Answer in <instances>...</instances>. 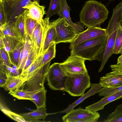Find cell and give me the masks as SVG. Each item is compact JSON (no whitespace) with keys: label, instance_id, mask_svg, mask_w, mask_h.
<instances>
[{"label":"cell","instance_id":"obj_1","mask_svg":"<svg viewBox=\"0 0 122 122\" xmlns=\"http://www.w3.org/2000/svg\"><path fill=\"white\" fill-rule=\"evenodd\" d=\"M109 12L101 2L88 0L85 2L80 12V22L88 28L100 27L107 19Z\"/></svg>","mask_w":122,"mask_h":122},{"label":"cell","instance_id":"obj_2","mask_svg":"<svg viewBox=\"0 0 122 122\" xmlns=\"http://www.w3.org/2000/svg\"><path fill=\"white\" fill-rule=\"evenodd\" d=\"M108 36L84 41L71 50V55L81 57L86 60L102 61L106 45Z\"/></svg>","mask_w":122,"mask_h":122},{"label":"cell","instance_id":"obj_3","mask_svg":"<svg viewBox=\"0 0 122 122\" xmlns=\"http://www.w3.org/2000/svg\"><path fill=\"white\" fill-rule=\"evenodd\" d=\"M122 21V1L113 8L112 16L106 29L108 32V38L103 59L98 71L100 72L106 63L113 54V50L116 34Z\"/></svg>","mask_w":122,"mask_h":122},{"label":"cell","instance_id":"obj_4","mask_svg":"<svg viewBox=\"0 0 122 122\" xmlns=\"http://www.w3.org/2000/svg\"><path fill=\"white\" fill-rule=\"evenodd\" d=\"M66 73L67 77L65 91L71 96H81L84 94L86 89L91 87L90 78L88 72L83 73Z\"/></svg>","mask_w":122,"mask_h":122},{"label":"cell","instance_id":"obj_5","mask_svg":"<svg viewBox=\"0 0 122 122\" xmlns=\"http://www.w3.org/2000/svg\"><path fill=\"white\" fill-rule=\"evenodd\" d=\"M56 30L55 43L72 42L78 34L64 18L59 17L51 22Z\"/></svg>","mask_w":122,"mask_h":122},{"label":"cell","instance_id":"obj_6","mask_svg":"<svg viewBox=\"0 0 122 122\" xmlns=\"http://www.w3.org/2000/svg\"><path fill=\"white\" fill-rule=\"evenodd\" d=\"M67 77L61 67L60 63H55L49 67L46 78L48 85L51 89L64 92Z\"/></svg>","mask_w":122,"mask_h":122},{"label":"cell","instance_id":"obj_7","mask_svg":"<svg viewBox=\"0 0 122 122\" xmlns=\"http://www.w3.org/2000/svg\"><path fill=\"white\" fill-rule=\"evenodd\" d=\"M99 114L79 107L71 110L62 117L65 122H96L100 117Z\"/></svg>","mask_w":122,"mask_h":122},{"label":"cell","instance_id":"obj_8","mask_svg":"<svg viewBox=\"0 0 122 122\" xmlns=\"http://www.w3.org/2000/svg\"><path fill=\"white\" fill-rule=\"evenodd\" d=\"M50 61L39 67L32 76L25 83L22 89L29 92H33L45 88L44 84L46 78Z\"/></svg>","mask_w":122,"mask_h":122},{"label":"cell","instance_id":"obj_9","mask_svg":"<svg viewBox=\"0 0 122 122\" xmlns=\"http://www.w3.org/2000/svg\"><path fill=\"white\" fill-rule=\"evenodd\" d=\"M4 7L7 19V23L14 22L17 17L26 9L23 7L31 1L36 0L40 3V0H4Z\"/></svg>","mask_w":122,"mask_h":122},{"label":"cell","instance_id":"obj_10","mask_svg":"<svg viewBox=\"0 0 122 122\" xmlns=\"http://www.w3.org/2000/svg\"><path fill=\"white\" fill-rule=\"evenodd\" d=\"M86 60L78 56L71 55L60 66L66 73H83L87 72L85 64Z\"/></svg>","mask_w":122,"mask_h":122},{"label":"cell","instance_id":"obj_11","mask_svg":"<svg viewBox=\"0 0 122 122\" xmlns=\"http://www.w3.org/2000/svg\"><path fill=\"white\" fill-rule=\"evenodd\" d=\"M107 29L100 27L88 28L84 31L79 33L74 41L70 43L69 48H73L85 41L96 38L108 36Z\"/></svg>","mask_w":122,"mask_h":122},{"label":"cell","instance_id":"obj_12","mask_svg":"<svg viewBox=\"0 0 122 122\" xmlns=\"http://www.w3.org/2000/svg\"><path fill=\"white\" fill-rule=\"evenodd\" d=\"M71 10L66 0H61L58 13L60 17L65 18L76 31L78 34L84 31V25L80 22L74 23L71 21L70 15Z\"/></svg>","mask_w":122,"mask_h":122},{"label":"cell","instance_id":"obj_13","mask_svg":"<svg viewBox=\"0 0 122 122\" xmlns=\"http://www.w3.org/2000/svg\"><path fill=\"white\" fill-rule=\"evenodd\" d=\"M45 8L44 5H40V3L36 0L31 1L27 5L23 7L24 9L28 10L27 15L29 17L39 23H41L43 20L44 15L46 14Z\"/></svg>","mask_w":122,"mask_h":122},{"label":"cell","instance_id":"obj_14","mask_svg":"<svg viewBox=\"0 0 122 122\" xmlns=\"http://www.w3.org/2000/svg\"><path fill=\"white\" fill-rule=\"evenodd\" d=\"M122 98V91L109 96L104 97L100 100L86 107L90 111L97 112L103 109L105 106L110 102Z\"/></svg>","mask_w":122,"mask_h":122},{"label":"cell","instance_id":"obj_15","mask_svg":"<svg viewBox=\"0 0 122 122\" xmlns=\"http://www.w3.org/2000/svg\"><path fill=\"white\" fill-rule=\"evenodd\" d=\"M99 83L102 87L114 88L122 86V74L108 73L101 77Z\"/></svg>","mask_w":122,"mask_h":122},{"label":"cell","instance_id":"obj_16","mask_svg":"<svg viewBox=\"0 0 122 122\" xmlns=\"http://www.w3.org/2000/svg\"><path fill=\"white\" fill-rule=\"evenodd\" d=\"M50 18L45 17L41 23V27L35 46L37 58L42 54L43 45L49 26Z\"/></svg>","mask_w":122,"mask_h":122},{"label":"cell","instance_id":"obj_17","mask_svg":"<svg viewBox=\"0 0 122 122\" xmlns=\"http://www.w3.org/2000/svg\"><path fill=\"white\" fill-rule=\"evenodd\" d=\"M91 88L87 93L81 96L79 98L64 110L59 112L60 113H67L74 109L77 105L82 102L84 100L91 96L97 93L98 91L102 87L100 83L91 84Z\"/></svg>","mask_w":122,"mask_h":122},{"label":"cell","instance_id":"obj_18","mask_svg":"<svg viewBox=\"0 0 122 122\" xmlns=\"http://www.w3.org/2000/svg\"><path fill=\"white\" fill-rule=\"evenodd\" d=\"M47 108H41L35 110H32V112L25 113L20 114L28 122H41L39 119L44 120L48 115L55 114L47 113H46Z\"/></svg>","mask_w":122,"mask_h":122},{"label":"cell","instance_id":"obj_19","mask_svg":"<svg viewBox=\"0 0 122 122\" xmlns=\"http://www.w3.org/2000/svg\"><path fill=\"white\" fill-rule=\"evenodd\" d=\"M24 83L23 79L20 75L10 76L7 77L3 88L6 91H14L19 89H22Z\"/></svg>","mask_w":122,"mask_h":122},{"label":"cell","instance_id":"obj_20","mask_svg":"<svg viewBox=\"0 0 122 122\" xmlns=\"http://www.w3.org/2000/svg\"><path fill=\"white\" fill-rule=\"evenodd\" d=\"M25 43L20 54L18 69L20 71L23 69L26 61L33 46L30 37L26 36Z\"/></svg>","mask_w":122,"mask_h":122},{"label":"cell","instance_id":"obj_21","mask_svg":"<svg viewBox=\"0 0 122 122\" xmlns=\"http://www.w3.org/2000/svg\"><path fill=\"white\" fill-rule=\"evenodd\" d=\"M0 35L12 37L23 41L16 28L15 21L11 23H7L4 26L0 27Z\"/></svg>","mask_w":122,"mask_h":122},{"label":"cell","instance_id":"obj_22","mask_svg":"<svg viewBox=\"0 0 122 122\" xmlns=\"http://www.w3.org/2000/svg\"><path fill=\"white\" fill-rule=\"evenodd\" d=\"M47 91L45 88L32 95L30 100L35 104L37 109L46 107Z\"/></svg>","mask_w":122,"mask_h":122},{"label":"cell","instance_id":"obj_23","mask_svg":"<svg viewBox=\"0 0 122 122\" xmlns=\"http://www.w3.org/2000/svg\"><path fill=\"white\" fill-rule=\"evenodd\" d=\"M28 10L26 9L23 12L25 29L26 36H28L31 38L38 23L36 20L28 17Z\"/></svg>","mask_w":122,"mask_h":122},{"label":"cell","instance_id":"obj_24","mask_svg":"<svg viewBox=\"0 0 122 122\" xmlns=\"http://www.w3.org/2000/svg\"><path fill=\"white\" fill-rule=\"evenodd\" d=\"M43 56V54L40 55L24 72L22 74H20L23 79L25 83L32 76L39 68V66Z\"/></svg>","mask_w":122,"mask_h":122},{"label":"cell","instance_id":"obj_25","mask_svg":"<svg viewBox=\"0 0 122 122\" xmlns=\"http://www.w3.org/2000/svg\"><path fill=\"white\" fill-rule=\"evenodd\" d=\"M55 27L51 22H50L49 27L44 42L42 54H43L47 50L52 43H55Z\"/></svg>","mask_w":122,"mask_h":122},{"label":"cell","instance_id":"obj_26","mask_svg":"<svg viewBox=\"0 0 122 122\" xmlns=\"http://www.w3.org/2000/svg\"><path fill=\"white\" fill-rule=\"evenodd\" d=\"M25 42H21L12 51L7 52L11 64L18 67L21 53Z\"/></svg>","mask_w":122,"mask_h":122},{"label":"cell","instance_id":"obj_27","mask_svg":"<svg viewBox=\"0 0 122 122\" xmlns=\"http://www.w3.org/2000/svg\"><path fill=\"white\" fill-rule=\"evenodd\" d=\"M0 36L3 39L5 46L4 49L7 52L12 51L20 43L23 42L20 40L10 36L0 35Z\"/></svg>","mask_w":122,"mask_h":122},{"label":"cell","instance_id":"obj_28","mask_svg":"<svg viewBox=\"0 0 122 122\" xmlns=\"http://www.w3.org/2000/svg\"><path fill=\"white\" fill-rule=\"evenodd\" d=\"M56 45L54 42L52 43L47 50L43 54V57L40 64L39 67L43 66L55 58L56 51Z\"/></svg>","mask_w":122,"mask_h":122},{"label":"cell","instance_id":"obj_29","mask_svg":"<svg viewBox=\"0 0 122 122\" xmlns=\"http://www.w3.org/2000/svg\"><path fill=\"white\" fill-rule=\"evenodd\" d=\"M42 89L33 92H29L19 89L14 91H9V93L18 99L30 100L33 94Z\"/></svg>","mask_w":122,"mask_h":122},{"label":"cell","instance_id":"obj_30","mask_svg":"<svg viewBox=\"0 0 122 122\" xmlns=\"http://www.w3.org/2000/svg\"><path fill=\"white\" fill-rule=\"evenodd\" d=\"M104 122H122V104L118 105L114 111L109 114Z\"/></svg>","mask_w":122,"mask_h":122},{"label":"cell","instance_id":"obj_31","mask_svg":"<svg viewBox=\"0 0 122 122\" xmlns=\"http://www.w3.org/2000/svg\"><path fill=\"white\" fill-rule=\"evenodd\" d=\"M15 22V26L18 31L23 41L25 42V40L26 35L25 29L23 13L17 17Z\"/></svg>","mask_w":122,"mask_h":122},{"label":"cell","instance_id":"obj_32","mask_svg":"<svg viewBox=\"0 0 122 122\" xmlns=\"http://www.w3.org/2000/svg\"><path fill=\"white\" fill-rule=\"evenodd\" d=\"M122 52V27L118 28L113 47V54H118Z\"/></svg>","mask_w":122,"mask_h":122},{"label":"cell","instance_id":"obj_33","mask_svg":"<svg viewBox=\"0 0 122 122\" xmlns=\"http://www.w3.org/2000/svg\"><path fill=\"white\" fill-rule=\"evenodd\" d=\"M61 0H50L49 6L46 12V17L50 18L52 15L58 14Z\"/></svg>","mask_w":122,"mask_h":122},{"label":"cell","instance_id":"obj_34","mask_svg":"<svg viewBox=\"0 0 122 122\" xmlns=\"http://www.w3.org/2000/svg\"><path fill=\"white\" fill-rule=\"evenodd\" d=\"M37 58L36 48L33 45L20 74L24 72Z\"/></svg>","mask_w":122,"mask_h":122},{"label":"cell","instance_id":"obj_35","mask_svg":"<svg viewBox=\"0 0 122 122\" xmlns=\"http://www.w3.org/2000/svg\"><path fill=\"white\" fill-rule=\"evenodd\" d=\"M20 71L18 70L14 69L11 67L0 63V73L5 74L7 77L10 76L19 75L21 73Z\"/></svg>","mask_w":122,"mask_h":122},{"label":"cell","instance_id":"obj_36","mask_svg":"<svg viewBox=\"0 0 122 122\" xmlns=\"http://www.w3.org/2000/svg\"><path fill=\"white\" fill-rule=\"evenodd\" d=\"M122 91V86L114 88L102 87L98 91L100 96H105Z\"/></svg>","mask_w":122,"mask_h":122},{"label":"cell","instance_id":"obj_37","mask_svg":"<svg viewBox=\"0 0 122 122\" xmlns=\"http://www.w3.org/2000/svg\"><path fill=\"white\" fill-rule=\"evenodd\" d=\"M4 0H0V27H1L7 22V19L4 7Z\"/></svg>","mask_w":122,"mask_h":122},{"label":"cell","instance_id":"obj_38","mask_svg":"<svg viewBox=\"0 0 122 122\" xmlns=\"http://www.w3.org/2000/svg\"><path fill=\"white\" fill-rule=\"evenodd\" d=\"M0 53V63L12 67V64L10 62L7 52L4 48H1Z\"/></svg>","mask_w":122,"mask_h":122},{"label":"cell","instance_id":"obj_39","mask_svg":"<svg viewBox=\"0 0 122 122\" xmlns=\"http://www.w3.org/2000/svg\"><path fill=\"white\" fill-rule=\"evenodd\" d=\"M41 27V23L37 24L30 38L32 44L35 47L38 37L40 34Z\"/></svg>","mask_w":122,"mask_h":122},{"label":"cell","instance_id":"obj_40","mask_svg":"<svg viewBox=\"0 0 122 122\" xmlns=\"http://www.w3.org/2000/svg\"><path fill=\"white\" fill-rule=\"evenodd\" d=\"M110 66L112 71L109 73L122 74V64L111 65Z\"/></svg>","mask_w":122,"mask_h":122},{"label":"cell","instance_id":"obj_41","mask_svg":"<svg viewBox=\"0 0 122 122\" xmlns=\"http://www.w3.org/2000/svg\"><path fill=\"white\" fill-rule=\"evenodd\" d=\"M7 78L5 74L0 73V86L3 88L5 85Z\"/></svg>","mask_w":122,"mask_h":122},{"label":"cell","instance_id":"obj_42","mask_svg":"<svg viewBox=\"0 0 122 122\" xmlns=\"http://www.w3.org/2000/svg\"><path fill=\"white\" fill-rule=\"evenodd\" d=\"M5 46L2 37L0 36V49L4 48Z\"/></svg>","mask_w":122,"mask_h":122},{"label":"cell","instance_id":"obj_43","mask_svg":"<svg viewBox=\"0 0 122 122\" xmlns=\"http://www.w3.org/2000/svg\"><path fill=\"white\" fill-rule=\"evenodd\" d=\"M117 64H122V54L118 58Z\"/></svg>","mask_w":122,"mask_h":122},{"label":"cell","instance_id":"obj_44","mask_svg":"<svg viewBox=\"0 0 122 122\" xmlns=\"http://www.w3.org/2000/svg\"><path fill=\"white\" fill-rule=\"evenodd\" d=\"M120 54H122V52H121L120 53Z\"/></svg>","mask_w":122,"mask_h":122},{"label":"cell","instance_id":"obj_45","mask_svg":"<svg viewBox=\"0 0 122 122\" xmlns=\"http://www.w3.org/2000/svg\"><path fill=\"white\" fill-rule=\"evenodd\" d=\"M109 0L110 1H111V0Z\"/></svg>","mask_w":122,"mask_h":122},{"label":"cell","instance_id":"obj_46","mask_svg":"<svg viewBox=\"0 0 122 122\" xmlns=\"http://www.w3.org/2000/svg\"></svg>","mask_w":122,"mask_h":122}]
</instances>
